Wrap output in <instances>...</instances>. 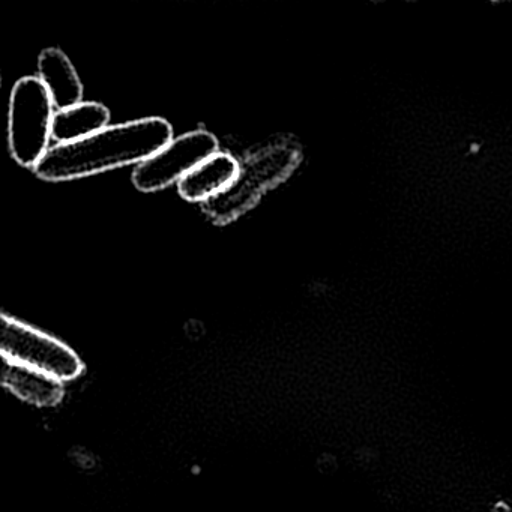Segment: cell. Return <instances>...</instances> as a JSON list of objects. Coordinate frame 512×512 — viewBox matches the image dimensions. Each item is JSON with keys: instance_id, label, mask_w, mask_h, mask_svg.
<instances>
[{"instance_id": "cell-1", "label": "cell", "mask_w": 512, "mask_h": 512, "mask_svg": "<svg viewBox=\"0 0 512 512\" xmlns=\"http://www.w3.org/2000/svg\"><path fill=\"white\" fill-rule=\"evenodd\" d=\"M173 140L164 118H142L109 125L80 142L55 145L34 172L47 182H68L145 163Z\"/></svg>"}, {"instance_id": "cell-5", "label": "cell", "mask_w": 512, "mask_h": 512, "mask_svg": "<svg viewBox=\"0 0 512 512\" xmlns=\"http://www.w3.org/2000/svg\"><path fill=\"white\" fill-rule=\"evenodd\" d=\"M218 152V140L206 130L188 131L173 139L133 172L134 187L142 193H157L181 182L203 161Z\"/></svg>"}, {"instance_id": "cell-3", "label": "cell", "mask_w": 512, "mask_h": 512, "mask_svg": "<svg viewBox=\"0 0 512 512\" xmlns=\"http://www.w3.org/2000/svg\"><path fill=\"white\" fill-rule=\"evenodd\" d=\"M55 104L38 77H23L14 85L8 115V145L22 167L35 169L53 139Z\"/></svg>"}, {"instance_id": "cell-4", "label": "cell", "mask_w": 512, "mask_h": 512, "mask_svg": "<svg viewBox=\"0 0 512 512\" xmlns=\"http://www.w3.org/2000/svg\"><path fill=\"white\" fill-rule=\"evenodd\" d=\"M0 353L7 361L43 371L64 383L85 371L80 356L64 341L7 313L0 316Z\"/></svg>"}, {"instance_id": "cell-7", "label": "cell", "mask_w": 512, "mask_h": 512, "mask_svg": "<svg viewBox=\"0 0 512 512\" xmlns=\"http://www.w3.org/2000/svg\"><path fill=\"white\" fill-rule=\"evenodd\" d=\"M238 173L239 161L232 155L217 152L179 182V194L187 202H208L229 188Z\"/></svg>"}, {"instance_id": "cell-6", "label": "cell", "mask_w": 512, "mask_h": 512, "mask_svg": "<svg viewBox=\"0 0 512 512\" xmlns=\"http://www.w3.org/2000/svg\"><path fill=\"white\" fill-rule=\"evenodd\" d=\"M2 386L19 400L37 407H55L64 400V382L26 365L4 359Z\"/></svg>"}, {"instance_id": "cell-8", "label": "cell", "mask_w": 512, "mask_h": 512, "mask_svg": "<svg viewBox=\"0 0 512 512\" xmlns=\"http://www.w3.org/2000/svg\"><path fill=\"white\" fill-rule=\"evenodd\" d=\"M38 79L41 80L56 110L70 109L83 103V85L73 62L56 47L44 49L38 58Z\"/></svg>"}, {"instance_id": "cell-2", "label": "cell", "mask_w": 512, "mask_h": 512, "mask_svg": "<svg viewBox=\"0 0 512 512\" xmlns=\"http://www.w3.org/2000/svg\"><path fill=\"white\" fill-rule=\"evenodd\" d=\"M304 161L302 146L292 137H278L256 149L239 163V173L233 184L202 203V211L218 226H227L253 211L260 200L292 178Z\"/></svg>"}, {"instance_id": "cell-9", "label": "cell", "mask_w": 512, "mask_h": 512, "mask_svg": "<svg viewBox=\"0 0 512 512\" xmlns=\"http://www.w3.org/2000/svg\"><path fill=\"white\" fill-rule=\"evenodd\" d=\"M110 112L104 104L83 101L70 109L58 110L53 119V139L58 145L80 142L109 127Z\"/></svg>"}]
</instances>
